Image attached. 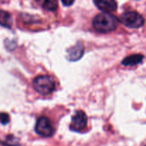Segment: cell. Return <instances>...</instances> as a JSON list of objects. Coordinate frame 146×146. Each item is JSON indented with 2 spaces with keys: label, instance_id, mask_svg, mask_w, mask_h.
I'll list each match as a JSON object with an SVG mask.
<instances>
[{
  "label": "cell",
  "instance_id": "6da1fadb",
  "mask_svg": "<svg viewBox=\"0 0 146 146\" xmlns=\"http://www.w3.org/2000/svg\"><path fill=\"white\" fill-rule=\"evenodd\" d=\"M118 19L110 13H100L94 17L93 27L99 33H108L116 29Z\"/></svg>",
  "mask_w": 146,
  "mask_h": 146
},
{
  "label": "cell",
  "instance_id": "7a4b0ae2",
  "mask_svg": "<svg viewBox=\"0 0 146 146\" xmlns=\"http://www.w3.org/2000/svg\"><path fill=\"white\" fill-rule=\"evenodd\" d=\"M34 88L41 95H48L54 91L56 87L54 79L50 76H38L33 81Z\"/></svg>",
  "mask_w": 146,
  "mask_h": 146
},
{
  "label": "cell",
  "instance_id": "3957f363",
  "mask_svg": "<svg viewBox=\"0 0 146 146\" xmlns=\"http://www.w3.org/2000/svg\"><path fill=\"white\" fill-rule=\"evenodd\" d=\"M120 21L125 27L131 29H138L143 26V17L136 11H126L120 17Z\"/></svg>",
  "mask_w": 146,
  "mask_h": 146
},
{
  "label": "cell",
  "instance_id": "277c9868",
  "mask_svg": "<svg viewBox=\"0 0 146 146\" xmlns=\"http://www.w3.org/2000/svg\"><path fill=\"white\" fill-rule=\"evenodd\" d=\"M35 131L36 133L45 138L51 137L54 132V127L50 120L44 116L41 117L38 119L36 124Z\"/></svg>",
  "mask_w": 146,
  "mask_h": 146
},
{
  "label": "cell",
  "instance_id": "5b68a950",
  "mask_svg": "<svg viewBox=\"0 0 146 146\" xmlns=\"http://www.w3.org/2000/svg\"><path fill=\"white\" fill-rule=\"evenodd\" d=\"M88 123L87 115L84 111H78L72 117L70 129L76 132H80L84 130Z\"/></svg>",
  "mask_w": 146,
  "mask_h": 146
},
{
  "label": "cell",
  "instance_id": "8992f818",
  "mask_svg": "<svg viewBox=\"0 0 146 146\" xmlns=\"http://www.w3.org/2000/svg\"><path fill=\"white\" fill-rule=\"evenodd\" d=\"M67 58L71 61H76L82 57L84 54V46L81 42H78L67 50Z\"/></svg>",
  "mask_w": 146,
  "mask_h": 146
},
{
  "label": "cell",
  "instance_id": "52a82bcc",
  "mask_svg": "<svg viewBox=\"0 0 146 146\" xmlns=\"http://www.w3.org/2000/svg\"><path fill=\"white\" fill-rule=\"evenodd\" d=\"M94 2L100 10L105 13L112 12L117 9V3L113 0H98Z\"/></svg>",
  "mask_w": 146,
  "mask_h": 146
},
{
  "label": "cell",
  "instance_id": "ba28073f",
  "mask_svg": "<svg viewBox=\"0 0 146 146\" xmlns=\"http://www.w3.org/2000/svg\"><path fill=\"white\" fill-rule=\"evenodd\" d=\"M144 56L141 54H133L126 57L125 59L123 60L122 64L124 66H135L138 64H141L143 60Z\"/></svg>",
  "mask_w": 146,
  "mask_h": 146
},
{
  "label": "cell",
  "instance_id": "9c48e42d",
  "mask_svg": "<svg viewBox=\"0 0 146 146\" xmlns=\"http://www.w3.org/2000/svg\"><path fill=\"white\" fill-rule=\"evenodd\" d=\"M13 20L11 14L8 11L0 10V25L10 29L12 26Z\"/></svg>",
  "mask_w": 146,
  "mask_h": 146
},
{
  "label": "cell",
  "instance_id": "30bf717a",
  "mask_svg": "<svg viewBox=\"0 0 146 146\" xmlns=\"http://www.w3.org/2000/svg\"><path fill=\"white\" fill-rule=\"evenodd\" d=\"M43 7L48 11H55L58 8V2L55 0L45 1L43 4Z\"/></svg>",
  "mask_w": 146,
  "mask_h": 146
},
{
  "label": "cell",
  "instance_id": "8fae6325",
  "mask_svg": "<svg viewBox=\"0 0 146 146\" xmlns=\"http://www.w3.org/2000/svg\"><path fill=\"white\" fill-rule=\"evenodd\" d=\"M0 123L3 125H7L9 123V116L7 113H0Z\"/></svg>",
  "mask_w": 146,
  "mask_h": 146
},
{
  "label": "cell",
  "instance_id": "7c38bea8",
  "mask_svg": "<svg viewBox=\"0 0 146 146\" xmlns=\"http://www.w3.org/2000/svg\"><path fill=\"white\" fill-rule=\"evenodd\" d=\"M62 3L64 6L69 7V6H71V4H74V1H72V0H66V1H64V0H63Z\"/></svg>",
  "mask_w": 146,
  "mask_h": 146
}]
</instances>
